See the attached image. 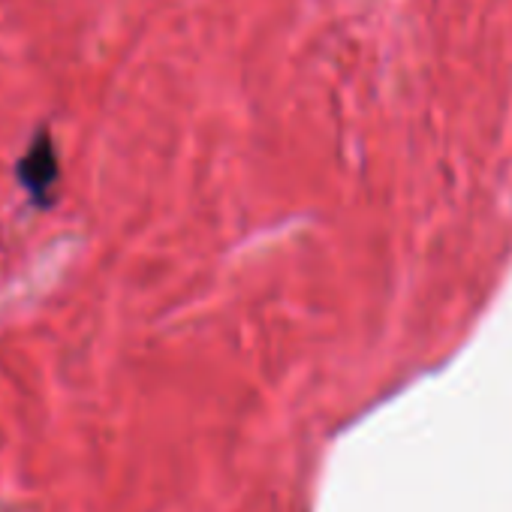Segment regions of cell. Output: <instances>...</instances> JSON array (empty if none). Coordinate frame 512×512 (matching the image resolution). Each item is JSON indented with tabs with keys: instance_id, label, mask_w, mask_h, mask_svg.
<instances>
[{
	"instance_id": "6da1fadb",
	"label": "cell",
	"mask_w": 512,
	"mask_h": 512,
	"mask_svg": "<svg viewBox=\"0 0 512 512\" xmlns=\"http://www.w3.org/2000/svg\"><path fill=\"white\" fill-rule=\"evenodd\" d=\"M19 181L28 190V196L37 205H52L55 202V190H58V151H55V139L40 130L31 142V148L25 151V157L19 160Z\"/></svg>"
}]
</instances>
